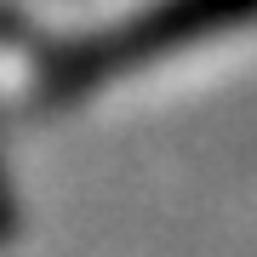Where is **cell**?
I'll return each mask as SVG.
<instances>
[{
	"label": "cell",
	"instance_id": "cell-2",
	"mask_svg": "<svg viewBox=\"0 0 257 257\" xmlns=\"http://www.w3.org/2000/svg\"><path fill=\"white\" fill-rule=\"evenodd\" d=\"M6 223H12V200H6V183H0V234H6Z\"/></svg>",
	"mask_w": 257,
	"mask_h": 257
},
{
	"label": "cell",
	"instance_id": "cell-1",
	"mask_svg": "<svg viewBox=\"0 0 257 257\" xmlns=\"http://www.w3.org/2000/svg\"><path fill=\"white\" fill-rule=\"evenodd\" d=\"M257 23V0H155V6L120 18L103 35H86L80 46L57 52L40 69V97L46 103H74L97 86L138 74L149 63H166L177 52H194L206 40L229 35V29Z\"/></svg>",
	"mask_w": 257,
	"mask_h": 257
}]
</instances>
